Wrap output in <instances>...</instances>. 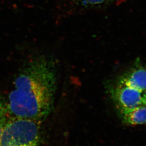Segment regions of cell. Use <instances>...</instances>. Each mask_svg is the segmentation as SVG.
Returning <instances> with one entry per match:
<instances>
[{"instance_id": "1", "label": "cell", "mask_w": 146, "mask_h": 146, "mask_svg": "<svg viewBox=\"0 0 146 146\" xmlns=\"http://www.w3.org/2000/svg\"><path fill=\"white\" fill-rule=\"evenodd\" d=\"M52 58L41 55L26 62L14 79L6 104L15 118L39 121L50 113L58 84V68Z\"/></svg>"}, {"instance_id": "2", "label": "cell", "mask_w": 146, "mask_h": 146, "mask_svg": "<svg viewBox=\"0 0 146 146\" xmlns=\"http://www.w3.org/2000/svg\"><path fill=\"white\" fill-rule=\"evenodd\" d=\"M39 121L15 118L6 124L0 139V146H40Z\"/></svg>"}, {"instance_id": "3", "label": "cell", "mask_w": 146, "mask_h": 146, "mask_svg": "<svg viewBox=\"0 0 146 146\" xmlns=\"http://www.w3.org/2000/svg\"><path fill=\"white\" fill-rule=\"evenodd\" d=\"M121 113L123 121L128 124L136 125L146 123V106H139Z\"/></svg>"}, {"instance_id": "4", "label": "cell", "mask_w": 146, "mask_h": 146, "mask_svg": "<svg viewBox=\"0 0 146 146\" xmlns=\"http://www.w3.org/2000/svg\"><path fill=\"white\" fill-rule=\"evenodd\" d=\"M10 114L6 104L0 102V139L3 130L9 120L8 114Z\"/></svg>"}, {"instance_id": "5", "label": "cell", "mask_w": 146, "mask_h": 146, "mask_svg": "<svg viewBox=\"0 0 146 146\" xmlns=\"http://www.w3.org/2000/svg\"><path fill=\"white\" fill-rule=\"evenodd\" d=\"M111 0H81L84 5L88 6H96L106 4Z\"/></svg>"}, {"instance_id": "6", "label": "cell", "mask_w": 146, "mask_h": 146, "mask_svg": "<svg viewBox=\"0 0 146 146\" xmlns=\"http://www.w3.org/2000/svg\"><path fill=\"white\" fill-rule=\"evenodd\" d=\"M142 104H143L145 106H146V90L144 92L142 97Z\"/></svg>"}]
</instances>
